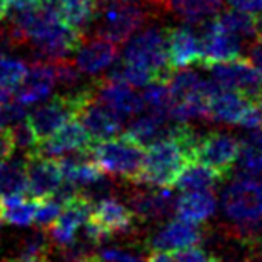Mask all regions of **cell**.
<instances>
[{"label": "cell", "instance_id": "6da1fadb", "mask_svg": "<svg viewBox=\"0 0 262 262\" xmlns=\"http://www.w3.org/2000/svg\"><path fill=\"white\" fill-rule=\"evenodd\" d=\"M197 134L187 122L170 124L167 136L147 145L139 182L154 187H174L179 176L197 162Z\"/></svg>", "mask_w": 262, "mask_h": 262}, {"label": "cell", "instance_id": "7a4b0ae2", "mask_svg": "<svg viewBox=\"0 0 262 262\" xmlns=\"http://www.w3.org/2000/svg\"><path fill=\"white\" fill-rule=\"evenodd\" d=\"M222 210L227 219L237 224V231L246 239L262 235V189L254 179L235 177L222 192Z\"/></svg>", "mask_w": 262, "mask_h": 262}, {"label": "cell", "instance_id": "3957f363", "mask_svg": "<svg viewBox=\"0 0 262 262\" xmlns=\"http://www.w3.org/2000/svg\"><path fill=\"white\" fill-rule=\"evenodd\" d=\"M145 147L132 139L129 134L114 136L111 139L94 142L91 147L92 161L100 167L104 174L139 182L140 170L144 164Z\"/></svg>", "mask_w": 262, "mask_h": 262}, {"label": "cell", "instance_id": "277c9868", "mask_svg": "<svg viewBox=\"0 0 262 262\" xmlns=\"http://www.w3.org/2000/svg\"><path fill=\"white\" fill-rule=\"evenodd\" d=\"M150 12L129 2H117V0H104L99 4L97 15H95V32L94 35L104 37L114 43H124L136 30L149 20Z\"/></svg>", "mask_w": 262, "mask_h": 262}, {"label": "cell", "instance_id": "5b68a950", "mask_svg": "<svg viewBox=\"0 0 262 262\" xmlns=\"http://www.w3.org/2000/svg\"><path fill=\"white\" fill-rule=\"evenodd\" d=\"M122 62L144 69L154 75L157 82L167 84L174 70L170 69L167 60L165 30L159 27H147L145 30L139 32L125 46Z\"/></svg>", "mask_w": 262, "mask_h": 262}, {"label": "cell", "instance_id": "8992f818", "mask_svg": "<svg viewBox=\"0 0 262 262\" xmlns=\"http://www.w3.org/2000/svg\"><path fill=\"white\" fill-rule=\"evenodd\" d=\"M136 214L114 197H104L94 202L92 212L84 224V235L92 244H100L114 234H127L132 231Z\"/></svg>", "mask_w": 262, "mask_h": 262}, {"label": "cell", "instance_id": "52a82bcc", "mask_svg": "<svg viewBox=\"0 0 262 262\" xmlns=\"http://www.w3.org/2000/svg\"><path fill=\"white\" fill-rule=\"evenodd\" d=\"M207 70H210L212 80L221 89L237 91L251 100L262 97V72L247 57L210 63Z\"/></svg>", "mask_w": 262, "mask_h": 262}, {"label": "cell", "instance_id": "ba28073f", "mask_svg": "<svg viewBox=\"0 0 262 262\" xmlns=\"http://www.w3.org/2000/svg\"><path fill=\"white\" fill-rule=\"evenodd\" d=\"M92 206L94 202L91 201V197L77 192V190L70 194L67 199H63L59 217L47 227L50 239L55 246L67 249L77 241L79 229L89 219Z\"/></svg>", "mask_w": 262, "mask_h": 262}, {"label": "cell", "instance_id": "9c48e42d", "mask_svg": "<svg viewBox=\"0 0 262 262\" xmlns=\"http://www.w3.org/2000/svg\"><path fill=\"white\" fill-rule=\"evenodd\" d=\"M241 149V140L224 132H209L199 137L195 157L197 162L215 170L224 181L232 176Z\"/></svg>", "mask_w": 262, "mask_h": 262}, {"label": "cell", "instance_id": "30bf717a", "mask_svg": "<svg viewBox=\"0 0 262 262\" xmlns=\"http://www.w3.org/2000/svg\"><path fill=\"white\" fill-rule=\"evenodd\" d=\"M199 27V39L202 43L201 67L207 69L210 63L227 62L242 57V39L224 30L215 17L202 20Z\"/></svg>", "mask_w": 262, "mask_h": 262}, {"label": "cell", "instance_id": "8fae6325", "mask_svg": "<svg viewBox=\"0 0 262 262\" xmlns=\"http://www.w3.org/2000/svg\"><path fill=\"white\" fill-rule=\"evenodd\" d=\"M95 99L107 105L116 116L125 124L130 117L144 111L142 97L134 91V87L116 79H99L94 80Z\"/></svg>", "mask_w": 262, "mask_h": 262}, {"label": "cell", "instance_id": "7c38bea8", "mask_svg": "<svg viewBox=\"0 0 262 262\" xmlns=\"http://www.w3.org/2000/svg\"><path fill=\"white\" fill-rule=\"evenodd\" d=\"M25 159V174H27V194L34 199L52 197L62 187L63 177L55 159L34 154Z\"/></svg>", "mask_w": 262, "mask_h": 262}, {"label": "cell", "instance_id": "4fadbf2b", "mask_svg": "<svg viewBox=\"0 0 262 262\" xmlns=\"http://www.w3.org/2000/svg\"><path fill=\"white\" fill-rule=\"evenodd\" d=\"M94 145L92 137L84 129V125L77 120H69L62 127H59L54 134H50L47 139L40 140L39 154L47 157H62L70 152H85L91 150Z\"/></svg>", "mask_w": 262, "mask_h": 262}, {"label": "cell", "instance_id": "5bb4252c", "mask_svg": "<svg viewBox=\"0 0 262 262\" xmlns=\"http://www.w3.org/2000/svg\"><path fill=\"white\" fill-rule=\"evenodd\" d=\"M165 47H167V60L172 70L201 66L202 43L199 34L190 27L165 29Z\"/></svg>", "mask_w": 262, "mask_h": 262}, {"label": "cell", "instance_id": "9a60e30c", "mask_svg": "<svg viewBox=\"0 0 262 262\" xmlns=\"http://www.w3.org/2000/svg\"><path fill=\"white\" fill-rule=\"evenodd\" d=\"M119 46L104 37L84 35L80 46L75 50L74 63L82 74L97 75L108 69L114 62L117 60Z\"/></svg>", "mask_w": 262, "mask_h": 262}, {"label": "cell", "instance_id": "2e32d148", "mask_svg": "<svg viewBox=\"0 0 262 262\" xmlns=\"http://www.w3.org/2000/svg\"><path fill=\"white\" fill-rule=\"evenodd\" d=\"M55 72L50 62H34L27 69L22 82L17 87L15 100L22 105H34L47 99L55 87Z\"/></svg>", "mask_w": 262, "mask_h": 262}, {"label": "cell", "instance_id": "e0dca14e", "mask_svg": "<svg viewBox=\"0 0 262 262\" xmlns=\"http://www.w3.org/2000/svg\"><path fill=\"white\" fill-rule=\"evenodd\" d=\"M202 242V231L194 222L184 221L181 217L169 221L150 239V251H176V249L199 246Z\"/></svg>", "mask_w": 262, "mask_h": 262}, {"label": "cell", "instance_id": "ac0fdd59", "mask_svg": "<svg viewBox=\"0 0 262 262\" xmlns=\"http://www.w3.org/2000/svg\"><path fill=\"white\" fill-rule=\"evenodd\" d=\"M77 117H80L82 125H84V129L89 132L94 142L117 136L124 125L122 120L97 99H94L91 104H87L82 108Z\"/></svg>", "mask_w": 262, "mask_h": 262}, {"label": "cell", "instance_id": "d6986e66", "mask_svg": "<svg viewBox=\"0 0 262 262\" xmlns=\"http://www.w3.org/2000/svg\"><path fill=\"white\" fill-rule=\"evenodd\" d=\"M249 104H251V99H247L241 92L221 89L207 102V119L219 124L235 125L241 122Z\"/></svg>", "mask_w": 262, "mask_h": 262}, {"label": "cell", "instance_id": "ffe728a7", "mask_svg": "<svg viewBox=\"0 0 262 262\" xmlns=\"http://www.w3.org/2000/svg\"><path fill=\"white\" fill-rule=\"evenodd\" d=\"M177 197L169 187L157 190H139L130 197L132 212L140 219H164L174 212Z\"/></svg>", "mask_w": 262, "mask_h": 262}, {"label": "cell", "instance_id": "44dd1931", "mask_svg": "<svg viewBox=\"0 0 262 262\" xmlns=\"http://www.w3.org/2000/svg\"><path fill=\"white\" fill-rule=\"evenodd\" d=\"M217 201L212 190H194V192H184L176 199L174 212L184 221L199 224L210 219L215 212Z\"/></svg>", "mask_w": 262, "mask_h": 262}, {"label": "cell", "instance_id": "7402d4cb", "mask_svg": "<svg viewBox=\"0 0 262 262\" xmlns=\"http://www.w3.org/2000/svg\"><path fill=\"white\" fill-rule=\"evenodd\" d=\"M169 120H170L169 117H162V116H157V114L142 111L140 116L137 114V117H134L130 120L127 134L145 147L167 136L169 127H170Z\"/></svg>", "mask_w": 262, "mask_h": 262}, {"label": "cell", "instance_id": "603a6c76", "mask_svg": "<svg viewBox=\"0 0 262 262\" xmlns=\"http://www.w3.org/2000/svg\"><path fill=\"white\" fill-rule=\"evenodd\" d=\"M224 0H165L164 12H172L189 24H201L219 14Z\"/></svg>", "mask_w": 262, "mask_h": 262}, {"label": "cell", "instance_id": "cb8c5ba5", "mask_svg": "<svg viewBox=\"0 0 262 262\" xmlns=\"http://www.w3.org/2000/svg\"><path fill=\"white\" fill-rule=\"evenodd\" d=\"M37 199H27L25 195L0 197V219L12 226L27 227L34 224Z\"/></svg>", "mask_w": 262, "mask_h": 262}, {"label": "cell", "instance_id": "d4e9b609", "mask_svg": "<svg viewBox=\"0 0 262 262\" xmlns=\"http://www.w3.org/2000/svg\"><path fill=\"white\" fill-rule=\"evenodd\" d=\"M27 194L25 159H0V197Z\"/></svg>", "mask_w": 262, "mask_h": 262}, {"label": "cell", "instance_id": "484cf974", "mask_svg": "<svg viewBox=\"0 0 262 262\" xmlns=\"http://www.w3.org/2000/svg\"><path fill=\"white\" fill-rule=\"evenodd\" d=\"M222 181L224 179L215 170L204 164L194 162L179 176L174 185L181 192H194V190H212Z\"/></svg>", "mask_w": 262, "mask_h": 262}, {"label": "cell", "instance_id": "4316f807", "mask_svg": "<svg viewBox=\"0 0 262 262\" xmlns=\"http://www.w3.org/2000/svg\"><path fill=\"white\" fill-rule=\"evenodd\" d=\"M100 0H62L60 17L74 29L85 34L97 15Z\"/></svg>", "mask_w": 262, "mask_h": 262}, {"label": "cell", "instance_id": "83f0119b", "mask_svg": "<svg viewBox=\"0 0 262 262\" xmlns=\"http://www.w3.org/2000/svg\"><path fill=\"white\" fill-rule=\"evenodd\" d=\"M204 84H206V80L197 72H194V70H177V72L170 74V77L167 80L172 102L192 97V95H204L206 97V94H204Z\"/></svg>", "mask_w": 262, "mask_h": 262}, {"label": "cell", "instance_id": "f1b7e54d", "mask_svg": "<svg viewBox=\"0 0 262 262\" xmlns=\"http://www.w3.org/2000/svg\"><path fill=\"white\" fill-rule=\"evenodd\" d=\"M215 18L224 30L241 37V39H251V37L257 35V20L252 14L231 7L224 10L222 14H217Z\"/></svg>", "mask_w": 262, "mask_h": 262}, {"label": "cell", "instance_id": "f546056e", "mask_svg": "<svg viewBox=\"0 0 262 262\" xmlns=\"http://www.w3.org/2000/svg\"><path fill=\"white\" fill-rule=\"evenodd\" d=\"M140 97H142V102H144V111L157 114V116H162V117H169L172 97H170L169 87L165 82L154 80V82H150V84H147Z\"/></svg>", "mask_w": 262, "mask_h": 262}, {"label": "cell", "instance_id": "4dcf8cb0", "mask_svg": "<svg viewBox=\"0 0 262 262\" xmlns=\"http://www.w3.org/2000/svg\"><path fill=\"white\" fill-rule=\"evenodd\" d=\"M235 164H237V177L254 179V181H260L262 179V154L251 149L249 145L241 142Z\"/></svg>", "mask_w": 262, "mask_h": 262}, {"label": "cell", "instance_id": "1f68e13d", "mask_svg": "<svg viewBox=\"0 0 262 262\" xmlns=\"http://www.w3.org/2000/svg\"><path fill=\"white\" fill-rule=\"evenodd\" d=\"M50 244L43 234H34L24 242L17 257L20 262H49Z\"/></svg>", "mask_w": 262, "mask_h": 262}, {"label": "cell", "instance_id": "d6a6232c", "mask_svg": "<svg viewBox=\"0 0 262 262\" xmlns=\"http://www.w3.org/2000/svg\"><path fill=\"white\" fill-rule=\"evenodd\" d=\"M54 66V72H55V84L60 85L63 91H74V89H79L82 85V72L77 69V66L74 63V60L67 59H60L55 62H50Z\"/></svg>", "mask_w": 262, "mask_h": 262}, {"label": "cell", "instance_id": "836d02e7", "mask_svg": "<svg viewBox=\"0 0 262 262\" xmlns=\"http://www.w3.org/2000/svg\"><path fill=\"white\" fill-rule=\"evenodd\" d=\"M25 72H27V66L22 60L0 55V87L14 91L22 82Z\"/></svg>", "mask_w": 262, "mask_h": 262}, {"label": "cell", "instance_id": "e575fe53", "mask_svg": "<svg viewBox=\"0 0 262 262\" xmlns=\"http://www.w3.org/2000/svg\"><path fill=\"white\" fill-rule=\"evenodd\" d=\"M62 210V201L57 195L52 197H43V199H37V207H35V215L34 222L39 227L47 229L57 217H59Z\"/></svg>", "mask_w": 262, "mask_h": 262}, {"label": "cell", "instance_id": "d590c367", "mask_svg": "<svg viewBox=\"0 0 262 262\" xmlns=\"http://www.w3.org/2000/svg\"><path fill=\"white\" fill-rule=\"evenodd\" d=\"M169 254L172 257V262H215L217 260L197 246L176 249V251H169Z\"/></svg>", "mask_w": 262, "mask_h": 262}, {"label": "cell", "instance_id": "8d00e7d4", "mask_svg": "<svg viewBox=\"0 0 262 262\" xmlns=\"http://www.w3.org/2000/svg\"><path fill=\"white\" fill-rule=\"evenodd\" d=\"M97 255L99 262H145L137 254H132L129 251H122V249L117 247H108V249H102Z\"/></svg>", "mask_w": 262, "mask_h": 262}, {"label": "cell", "instance_id": "74e56055", "mask_svg": "<svg viewBox=\"0 0 262 262\" xmlns=\"http://www.w3.org/2000/svg\"><path fill=\"white\" fill-rule=\"evenodd\" d=\"M15 152V140L10 127H0V159H9Z\"/></svg>", "mask_w": 262, "mask_h": 262}, {"label": "cell", "instance_id": "f35d334b", "mask_svg": "<svg viewBox=\"0 0 262 262\" xmlns=\"http://www.w3.org/2000/svg\"><path fill=\"white\" fill-rule=\"evenodd\" d=\"M232 9H237L247 14H259L262 12V0H227Z\"/></svg>", "mask_w": 262, "mask_h": 262}, {"label": "cell", "instance_id": "ab89813d", "mask_svg": "<svg viewBox=\"0 0 262 262\" xmlns=\"http://www.w3.org/2000/svg\"><path fill=\"white\" fill-rule=\"evenodd\" d=\"M241 142L262 154V129H249V132L242 137Z\"/></svg>", "mask_w": 262, "mask_h": 262}, {"label": "cell", "instance_id": "60d3db41", "mask_svg": "<svg viewBox=\"0 0 262 262\" xmlns=\"http://www.w3.org/2000/svg\"><path fill=\"white\" fill-rule=\"evenodd\" d=\"M7 2H9V10L12 14H20V12L37 9L35 0H7Z\"/></svg>", "mask_w": 262, "mask_h": 262}, {"label": "cell", "instance_id": "b9f144b4", "mask_svg": "<svg viewBox=\"0 0 262 262\" xmlns=\"http://www.w3.org/2000/svg\"><path fill=\"white\" fill-rule=\"evenodd\" d=\"M37 9H40L43 12H50V14L60 15V7H62V0H35Z\"/></svg>", "mask_w": 262, "mask_h": 262}, {"label": "cell", "instance_id": "7bdbcfd3", "mask_svg": "<svg viewBox=\"0 0 262 262\" xmlns=\"http://www.w3.org/2000/svg\"><path fill=\"white\" fill-rule=\"evenodd\" d=\"M10 100H12L10 91H7V89H4V87H0V108H4Z\"/></svg>", "mask_w": 262, "mask_h": 262}, {"label": "cell", "instance_id": "ee69618b", "mask_svg": "<svg viewBox=\"0 0 262 262\" xmlns=\"http://www.w3.org/2000/svg\"><path fill=\"white\" fill-rule=\"evenodd\" d=\"M164 2H165V0H145V5H147V7H150V9L164 12Z\"/></svg>", "mask_w": 262, "mask_h": 262}, {"label": "cell", "instance_id": "f6af8a7d", "mask_svg": "<svg viewBox=\"0 0 262 262\" xmlns=\"http://www.w3.org/2000/svg\"><path fill=\"white\" fill-rule=\"evenodd\" d=\"M9 14V2L7 0H0V22L4 20Z\"/></svg>", "mask_w": 262, "mask_h": 262}, {"label": "cell", "instance_id": "bcb514c9", "mask_svg": "<svg viewBox=\"0 0 262 262\" xmlns=\"http://www.w3.org/2000/svg\"><path fill=\"white\" fill-rule=\"evenodd\" d=\"M255 20H257V35H262V12H259Z\"/></svg>", "mask_w": 262, "mask_h": 262}, {"label": "cell", "instance_id": "7dc6e473", "mask_svg": "<svg viewBox=\"0 0 262 262\" xmlns=\"http://www.w3.org/2000/svg\"><path fill=\"white\" fill-rule=\"evenodd\" d=\"M5 124H7V119H5L4 108H0V127H4Z\"/></svg>", "mask_w": 262, "mask_h": 262}, {"label": "cell", "instance_id": "c3c4849f", "mask_svg": "<svg viewBox=\"0 0 262 262\" xmlns=\"http://www.w3.org/2000/svg\"><path fill=\"white\" fill-rule=\"evenodd\" d=\"M4 262H20L18 259H15V257H12V259H5Z\"/></svg>", "mask_w": 262, "mask_h": 262}, {"label": "cell", "instance_id": "681fc988", "mask_svg": "<svg viewBox=\"0 0 262 262\" xmlns=\"http://www.w3.org/2000/svg\"><path fill=\"white\" fill-rule=\"evenodd\" d=\"M100 2H104V0H100ZM117 2H134V0H117Z\"/></svg>", "mask_w": 262, "mask_h": 262}, {"label": "cell", "instance_id": "f907efd6", "mask_svg": "<svg viewBox=\"0 0 262 262\" xmlns=\"http://www.w3.org/2000/svg\"><path fill=\"white\" fill-rule=\"evenodd\" d=\"M259 182H260V189H262V179H260V181H259Z\"/></svg>", "mask_w": 262, "mask_h": 262}, {"label": "cell", "instance_id": "816d5d0a", "mask_svg": "<svg viewBox=\"0 0 262 262\" xmlns=\"http://www.w3.org/2000/svg\"><path fill=\"white\" fill-rule=\"evenodd\" d=\"M0 226H2V219H0Z\"/></svg>", "mask_w": 262, "mask_h": 262}]
</instances>
